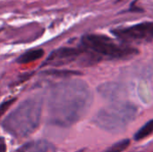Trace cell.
<instances>
[{"label": "cell", "mask_w": 153, "mask_h": 152, "mask_svg": "<svg viewBox=\"0 0 153 152\" xmlns=\"http://www.w3.org/2000/svg\"><path fill=\"white\" fill-rule=\"evenodd\" d=\"M92 93L86 82L68 80L54 85L48 97V116L51 124L70 126L90 109Z\"/></svg>", "instance_id": "6da1fadb"}, {"label": "cell", "mask_w": 153, "mask_h": 152, "mask_svg": "<svg viewBox=\"0 0 153 152\" xmlns=\"http://www.w3.org/2000/svg\"><path fill=\"white\" fill-rule=\"evenodd\" d=\"M41 113L42 100L35 97L27 99L8 114L2 123V127L15 138H25L38 129Z\"/></svg>", "instance_id": "7a4b0ae2"}, {"label": "cell", "mask_w": 153, "mask_h": 152, "mask_svg": "<svg viewBox=\"0 0 153 152\" xmlns=\"http://www.w3.org/2000/svg\"><path fill=\"white\" fill-rule=\"evenodd\" d=\"M137 114L138 108L134 104L128 101H117L100 109L93 122L108 133H119L135 119Z\"/></svg>", "instance_id": "3957f363"}, {"label": "cell", "mask_w": 153, "mask_h": 152, "mask_svg": "<svg viewBox=\"0 0 153 152\" xmlns=\"http://www.w3.org/2000/svg\"><path fill=\"white\" fill-rule=\"evenodd\" d=\"M82 47L100 58L128 59L136 56L139 51L126 44L116 42L113 39L101 34H85L81 39Z\"/></svg>", "instance_id": "277c9868"}, {"label": "cell", "mask_w": 153, "mask_h": 152, "mask_svg": "<svg viewBox=\"0 0 153 152\" xmlns=\"http://www.w3.org/2000/svg\"><path fill=\"white\" fill-rule=\"evenodd\" d=\"M111 33L121 41L130 42H151L153 41V22H143L128 27L117 28Z\"/></svg>", "instance_id": "5b68a950"}, {"label": "cell", "mask_w": 153, "mask_h": 152, "mask_svg": "<svg viewBox=\"0 0 153 152\" xmlns=\"http://www.w3.org/2000/svg\"><path fill=\"white\" fill-rule=\"evenodd\" d=\"M87 50H85L82 47H64L54 50L47 58V60L43 63V66L46 65H53L59 66L63 65H66L77 60L80 56L85 54Z\"/></svg>", "instance_id": "8992f818"}, {"label": "cell", "mask_w": 153, "mask_h": 152, "mask_svg": "<svg viewBox=\"0 0 153 152\" xmlns=\"http://www.w3.org/2000/svg\"><path fill=\"white\" fill-rule=\"evenodd\" d=\"M100 96L109 100H117L124 95V87L117 82H106L99 86Z\"/></svg>", "instance_id": "52a82bcc"}, {"label": "cell", "mask_w": 153, "mask_h": 152, "mask_svg": "<svg viewBox=\"0 0 153 152\" xmlns=\"http://www.w3.org/2000/svg\"><path fill=\"white\" fill-rule=\"evenodd\" d=\"M48 143L45 141H31L16 150L15 152H48Z\"/></svg>", "instance_id": "ba28073f"}, {"label": "cell", "mask_w": 153, "mask_h": 152, "mask_svg": "<svg viewBox=\"0 0 153 152\" xmlns=\"http://www.w3.org/2000/svg\"><path fill=\"white\" fill-rule=\"evenodd\" d=\"M44 56V50L38 48V49H31L29 51H26L25 53H23L22 55H21L17 59H16V63L21 64V65H24V64H28V63H31L33 61L39 60V58H41Z\"/></svg>", "instance_id": "9c48e42d"}, {"label": "cell", "mask_w": 153, "mask_h": 152, "mask_svg": "<svg viewBox=\"0 0 153 152\" xmlns=\"http://www.w3.org/2000/svg\"><path fill=\"white\" fill-rule=\"evenodd\" d=\"M46 74L48 75H51V76H55V77H58V78H71L74 76H80L82 73L81 72L78 71H73V70H60V69H51V70H48L45 72Z\"/></svg>", "instance_id": "30bf717a"}, {"label": "cell", "mask_w": 153, "mask_h": 152, "mask_svg": "<svg viewBox=\"0 0 153 152\" xmlns=\"http://www.w3.org/2000/svg\"><path fill=\"white\" fill-rule=\"evenodd\" d=\"M153 133V119L148 121L143 126H142L134 134V139L135 141H141L147 138Z\"/></svg>", "instance_id": "8fae6325"}, {"label": "cell", "mask_w": 153, "mask_h": 152, "mask_svg": "<svg viewBox=\"0 0 153 152\" xmlns=\"http://www.w3.org/2000/svg\"><path fill=\"white\" fill-rule=\"evenodd\" d=\"M131 141L129 139L121 140L115 144H113L106 152H123L130 146Z\"/></svg>", "instance_id": "7c38bea8"}, {"label": "cell", "mask_w": 153, "mask_h": 152, "mask_svg": "<svg viewBox=\"0 0 153 152\" xmlns=\"http://www.w3.org/2000/svg\"><path fill=\"white\" fill-rule=\"evenodd\" d=\"M15 100H16V98H13V99H10L4 100V101H3L0 104V118L6 112V110H8V108L14 103Z\"/></svg>", "instance_id": "4fadbf2b"}, {"label": "cell", "mask_w": 153, "mask_h": 152, "mask_svg": "<svg viewBox=\"0 0 153 152\" xmlns=\"http://www.w3.org/2000/svg\"><path fill=\"white\" fill-rule=\"evenodd\" d=\"M0 152H6V143L3 137H0Z\"/></svg>", "instance_id": "5bb4252c"}]
</instances>
